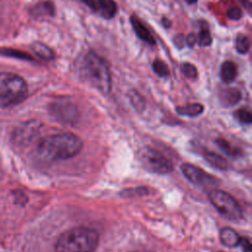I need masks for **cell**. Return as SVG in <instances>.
I'll return each mask as SVG.
<instances>
[{"mask_svg":"<svg viewBox=\"0 0 252 252\" xmlns=\"http://www.w3.org/2000/svg\"><path fill=\"white\" fill-rule=\"evenodd\" d=\"M83 148L81 139L73 133L52 134L43 138L37 146L38 157L46 161L68 159L80 153Z\"/></svg>","mask_w":252,"mask_h":252,"instance_id":"1","label":"cell"},{"mask_svg":"<svg viewBox=\"0 0 252 252\" xmlns=\"http://www.w3.org/2000/svg\"><path fill=\"white\" fill-rule=\"evenodd\" d=\"M99 235L94 228L76 226L63 232L55 244V252H94Z\"/></svg>","mask_w":252,"mask_h":252,"instance_id":"2","label":"cell"},{"mask_svg":"<svg viewBox=\"0 0 252 252\" xmlns=\"http://www.w3.org/2000/svg\"><path fill=\"white\" fill-rule=\"evenodd\" d=\"M80 72L85 81L100 93L106 94L111 90V74L108 63L96 53L88 52L80 67Z\"/></svg>","mask_w":252,"mask_h":252,"instance_id":"3","label":"cell"},{"mask_svg":"<svg viewBox=\"0 0 252 252\" xmlns=\"http://www.w3.org/2000/svg\"><path fill=\"white\" fill-rule=\"evenodd\" d=\"M28 95L26 81L17 74L0 73V107H9L23 101Z\"/></svg>","mask_w":252,"mask_h":252,"instance_id":"4","label":"cell"},{"mask_svg":"<svg viewBox=\"0 0 252 252\" xmlns=\"http://www.w3.org/2000/svg\"><path fill=\"white\" fill-rule=\"evenodd\" d=\"M209 199L217 211L225 219L237 220L242 218L241 208L230 194L220 189H213L209 193Z\"/></svg>","mask_w":252,"mask_h":252,"instance_id":"5","label":"cell"},{"mask_svg":"<svg viewBox=\"0 0 252 252\" xmlns=\"http://www.w3.org/2000/svg\"><path fill=\"white\" fill-rule=\"evenodd\" d=\"M138 158L142 166L150 172L166 174L173 170L171 161L161 153L151 147L142 148L138 153Z\"/></svg>","mask_w":252,"mask_h":252,"instance_id":"6","label":"cell"},{"mask_svg":"<svg viewBox=\"0 0 252 252\" xmlns=\"http://www.w3.org/2000/svg\"><path fill=\"white\" fill-rule=\"evenodd\" d=\"M181 170L184 176L193 184L204 187V188H212L216 186L219 181L206 171L202 170L200 167H197L190 163H183L181 165Z\"/></svg>","mask_w":252,"mask_h":252,"instance_id":"7","label":"cell"},{"mask_svg":"<svg viewBox=\"0 0 252 252\" xmlns=\"http://www.w3.org/2000/svg\"><path fill=\"white\" fill-rule=\"evenodd\" d=\"M94 11L105 19H111L117 13V5L114 0H95Z\"/></svg>","mask_w":252,"mask_h":252,"instance_id":"8","label":"cell"},{"mask_svg":"<svg viewBox=\"0 0 252 252\" xmlns=\"http://www.w3.org/2000/svg\"><path fill=\"white\" fill-rule=\"evenodd\" d=\"M130 22H131L132 28H133V30H134L136 35H137L140 39H142V40L148 42L149 44H155V43H156V40H155V38L153 37V35H152V33L150 32V31L146 28V26H145L138 18H136V17L133 15V16L131 17V19H130Z\"/></svg>","mask_w":252,"mask_h":252,"instance_id":"9","label":"cell"},{"mask_svg":"<svg viewBox=\"0 0 252 252\" xmlns=\"http://www.w3.org/2000/svg\"><path fill=\"white\" fill-rule=\"evenodd\" d=\"M240 238L239 234L231 227H223L220 231V239L226 247H236L239 244Z\"/></svg>","mask_w":252,"mask_h":252,"instance_id":"10","label":"cell"},{"mask_svg":"<svg viewBox=\"0 0 252 252\" xmlns=\"http://www.w3.org/2000/svg\"><path fill=\"white\" fill-rule=\"evenodd\" d=\"M220 97L223 105L232 106L241 99V93L237 89L228 88L221 91Z\"/></svg>","mask_w":252,"mask_h":252,"instance_id":"11","label":"cell"},{"mask_svg":"<svg viewBox=\"0 0 252 252\" xmlns=\"http://www.w3.org/2000/svg\"><path fill=\"white\" fill-rule=\"evenodd\" d=\"M203 156H204L205 159L207 160V162L215 168H218L220 170H225L228 167V163H227L226 159L216 153H213L210 151H204Z\"/></svg>","mask_w":252,"mask_h":252,"instance_id":"12","label":"cell"},{"mask_svg":"<svg viewBox=\"0 0 252 252\" xmlns=\"http://www.w3.org/2000/svg\"><path fill=\"white\" fill-rule=\"evenodd\" d=\"M237 75V68L234 62L224 61L220 66V78L224 83H230L234 81Z\"/></svg>","mask_w":252,"mask_h":252,"instance_id":"13","label":"cell"},{"mask_svg":"<svg viewBox=\"0 0 252 252\" xmlns=\"http://www.w3.org/2000/svg\"><path fill=\"white\" fill-rule=\"evenodd\" d=\"M178 114L183 116L195 117L200 115L204 111V106L201 103H190L184 106H179L176 108Z\"/></svg>","mask_w":252,"mask_h":252,"instance_id":"14","label":"cell"},{"mask_svg":"<svg viewBox=\"0 0 252 252\" xmlns=\"http://www.w3.org/2000/svg\"><path fill=\"white\" fill-rule=\"evenodd\" d=\"M32 50L33 53L41 59L50 60L54 58V53L51 48L41 42H33L32 44Z\"/></svg>","mask_w":252,"mask_h":252,"instance_id":"15","label":"cell"},{"mask_svg":"<svg viewBox=\"0 0 252 252\" xmlns=\"http://www.w3.org/2000/svg\"><path fill=\"white\" fill-rule=\"evenodd\" d=\"M212 41H213V38H212L210 30H209L207 24L205 23L201 26V28L199 30L198 36H197V42L201 46H209V45H211Z\"/></svg>","mask_w":252,"mask_h":252,"instance_id":"16","label":"cell"},{"mask_svg":"<svg viewBox=\"0 0 252 252\" xmlns=\"http://www.w3.org/2000/svg\"><path fill=\"white\" fill-rule=\"evenodd\" d=\"M235 49L240 54H245L250 49V40L245 34H238L235 38Z\"/></svg>","mask_w":252,"mask_h":252,"instance_id":"17","label":"cell"},{"mask_svg":"<svg viewBox=\"0 0 252 252\" xmlns=\"http://www.w3.org/2000/svg\"><path fill=\"white\" fill-rule=\"evenodd\" d=\"M153 70L159 77H167L169 75L168 66L160 59H156L153 63Z\"/></svg>","mask_w":252,"mask_h":252,"instance_id":"18","label":"cell"},{"mask_svg":"<svg viewBox=\"0 0 252 252\" xmlns=\"http://www.w3.org/2000/svg\"><path fill=\"white\" fill-rule=\"evenodd\" d=\"M180 70L182 72V74L191 80H194L198 77V71L197 68L195 67V65H193L192 63L189 62H184L182 63V65L180 66Z\"/></svg>","mask_w":252,"mask_h":252,"instance_id":"19","label":"cell"},{"mask_svg":"<svg viewBox=\"0 0 252 252\" xmlns=\"http://www.w3.org/2000/svg\"><path fill=\"white\" fill-rule=\"evenodd\" d=\"M234 116L235 118L243 123V124H250L251 121H252V115H251V112L245 108H241V109H238L234 112Z\"/></svg>","mask_w":252,"mask_h":252,"instance_id":"20","label":"cell"},{"mask_svg":"<svg viewBox=\"0 0 252 252\" xmlns=\"http://www.w3.org/2000/svg\"><path fill=\"white\" fill-rule=\"evenodd\" d=\"M217 144H218V145L220 146V148L224 153H226L227 155L232 156V157H236V156H237V150L234 149L226 140L220 138V139L217 141Z\"/></svg>","mask_w":252,"mask_h":252,"instance_id":"21","label":"cell"},{"mask_svg":"<svg viewBox=\"0 0 252 252\" xmlns=\"http://www.w3.org/2000/svg\"><path fill=\"white\" fill-rule=\"evenodd\" d=\"M226 16L228 19L230 20H233V21H237L239 19L242 18V10L238 7H231L227 13H226Z\"/></svg>","mask_w":252,"mask_h":252,"instance_id":"22","label":"cell"},{"mask_svg":"<svg viewBox=\"0 0 252 252\" xmlns=\"http://www.w3.org/2000/svg\"><path fill=\"white\" fill-rule=\"evenodd\" d=\"M238 245L241 246L243 252H252V244L248 237H241Z\"/></svg>","mask_w":252,"mask_h":252,"instance_id":"23","label":"cell"},{"mask_svg":"<svg viewBox=\"0 0 252 252\" xmlns=\"http://www.w3.org/2000/svg\"><path fill=\"white\" fill-rule=\"evenodd\" d=\"M185 41H186L187 45H189V46H193V45L197 42V35H196V34H194V33H190V34L186 37Z\"/></svg>","mask_w":252,"mask_h":252,"instance_id":"24","label":"cell"},{"mask_svg":"<svg viewBox=\"0 0 252 252\" xmlns=\"http://www.w3.org/2000/svg\"><path fill=\"white\" fill-rule=\"evenodd\" d=\"M243 5H244V7H246V9H250V7H251V0H239Z\"/></svg>","mask_w":252,"mask_h":252,"instance_id":"25","label":"cell"},{"mask_svg":"<svg viewBox=\"0 0 252 252\" xmlns=\"http://www.w3.org/2000/svg\"><path fill=\"white\" fill-rule=\"evenodd\" d=\"M162 23H163V26L165 27V28H169L170 27V22H168V20L165 18H163L162 19Z\"/></svg>","mask_w":252,"mask_h":252,"instance_id":"26","label":"cell"},{"mask_svg":"<svg viewBox=\"0 0 252 252\" xmlns=\"http://www.w3.org/2000/svg\"><path fill=\"white\" fill-rule=\"evenodd\" d=\"M187 1V3H189V4H194V3H196L198 0H186Z\"/></svg>","mask_w":252,"mask_h":252,"instance_id":"27","label":"cell"},{"mask_svg":"<svg viewBox=\"0 0 252 252\" xmlns=\"http://www.w3.org/2000/svg\"><path fill=\"white\" fill-rule=\"evenodd\" d=\"M218 252H223V251H218Z\"/></svg>","mask_w":252,"mask_h":252,"instance_id":"28","label":"cell"}]
</instances>
